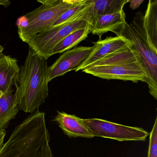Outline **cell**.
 <instances>
[{"mask_svg":"<svg viewBox=\"0 0 157 157\" xmlns=\"http://www.w3.org/2000/svg\"><path fill=\"white\" fill-rule=\"evenodd\" d=\"M47 60L29 48L14 94L20 110L33 113L45 102L48 96Z\"/></svg>","mask_w":157,"mask_h":157,"instance_id":"1","label":"cell"},{"mask_svg":"<svg viewBox=\"0 0 157 157\" xmlns=\"http://www.w3.org/2000/svg\"><path fill=\"white\" fill-rule=\"evenodd\" d=\"M46 122L27 117L14 128L0 150V157H54Z\"/></svg>","mask_w":157,"mask_h":157,"instance_id":"2","label":"cell"},{"mask_svg":"<svg viewBox=\"0 0 157 157\" xmlns=\"http://www.w3.org/2000/svg\"><path fill=\"white\" fill-rule=\"evenodd\" d=\"M82 71L105 79L146 82L147 78L146 69L131 42Z\"/></svg>","mask_w":157,"mask_h":157,"instance_id":"3","label":"cell"},{"mask_svg":"<svg viewBox=\"0 0 157 157\" xmlns=\"http://www.w3.org/2000/svg\"><path fill=\"white\" fill-rule=\"evenodd\" d=\"M83 0H42L38 8L17 20L19 37L26 43L29 39L53 25L56 21L69 9Z\"/></svg>","mask_w":157,"mask_h":157,"instance_id":"4","label":"cell"},{"mask_svg":"<svg viewBox=\"0 0 157 157\" xmlns=\"http://www.w3.org/2000/svg\"><path fill=\"white\" fill-rule=\"evenodd\" d=\"M91 22L90 5L67 21L31 37L27 42L29 48L47 60L52 56L54 48L72 32L85 28Z\"/></svg>","mask_w":157,"mask_h":157,"instance_id":"5","label":"cell"},{"mask_svg":"<svg viewBox=\"0 0 157 157\" xmlns=\"http://www.w3.org/2000/svg\"><path fill=\"white\" fill-rule=\"evenodd\" d=\"M82 122L94 137L120 141H143L149 135L141 128L127 126L98 118L82 119Z\"/></svg>","mask_w":157,"mask_h":157,"instance_id":"6","label":"cell"},{"mask_svg":"<svg viewBox=\"0 0 157 157\" xmlns=\"http://www.w3.org/2000/svg\"><path fill=\"white\" fill-rule=\"evenodd\" d=\"M114 33L117 36H121L132 42L146 69L147 76L146 83L148 87L149 92L155 100H157V54L138 37L132 27L127 22Z\"/></svg>","mask_w":157,"mask_h":157,"instance_id":"7","label":"cell"},{"mask_svg":"<svg viewBox=\"0 0 157 157\" xmlns=\"http://www.w3.org/2000/svg\"><path fill=\"white\" fill-rule=\"evenodd\" d=\"M93 49L91 47L79 46L63 53L47 69L48 82L72 71L76 70L86 59Z\"/></svg>","mask_w":157,"mask_h":157,"instance_id":"8","label":"cell"},{"mask_svg":"<svg viewBox=\"0 0 157 157\" xmlns=\"http://www.w3.org/2000/svg\"><path fill=\"white\" fill-rule=\"evenodd\" d=\"M130 42L121 36H107L103 40H99L93 43L92 51L75 71H82L95 61L121 49Z\"/></svg>","mask_w":157,"mask_h":157,"instance_id":"9","label":"cell"},{"mask_svg":"<svg viewBox=\"0 0 157 157\" xmlns=\"http://www.w3.org/2000/svg\"><path fill=\"white\" fill-rule=\"evenodd\" d=\"M59 127L69 137H83L93 138L94 136L84 125L82 119L74 115L58 111L55 118Z\"/></svg>","mask_w":157,"mask_h":157,"instance_id":"10","label":"cell"},{"mask_svg":"<svg viewBox=\"0 0 157 157\" xmlns=\"http://www.w3.org/2000/svg\"><path fill=\"white\" fill-rule=\"evenodd\" d=\"M124 10L119 12L101 15L94 19L91 27V33L99 36L101 40L104 34L108 32L119 30L126 22Z\"/></svg>","mask_w":157,"mask_h":157,"instance_id":"11","label":"cell"},{"mask_svg":"<svg viewBox=\"0 0 157 157\" xmlns=\"http://www.w3.org/2000/svg\"><path fill=\"white\" fill-rule=\"evenodd\" d=\"M20 72L16 58L4 55L0 57V91L3 93L16 86Z\"/></svg>","mask_w":157,"mask_h":157,"instance_id":"12","label":"cell"},{"mask_svg":"<svg viewBox=\"0 0 157 157\" xmlns=\"http://www.w3.org/2000/svg\"><path fill=\"white\" fill-rule=\"evenodd\" d=\"M143 25L149 43L157 53V0H150L143 16Z\"/></svg>","mask_w":157,"mask_h":157,"instance_id":"13","label":"cell"},{"mask_svg":"<svg viewBox=\"0 0 157 157\" xmlns=\"http://www.w3.org/2000/svg\"><path fill=\"white\" fill-rule=\"evenodd\" d=\"M13 89L3 93L0 98V130L5 129L20 111L15 103Z\"/></svg>","mask_w":157,"mask_h":157,"instance_id":"14","label":"cell"},{"mask_svg":"<svg viewBox=\"0 0 157 157\" xmlns=\"http://www.w3.org/2000/svg\"><path fill=\"white\" fill-rule=\"evenodd\" d=\"M130 0H90L91 14L93 21L101 15L119 12Z\"/></svg>","mask_w":157,"mask_h":157,"instance_id":"15","label":"cell"},{"mask_svg":"<svg viewBox=\"0 0 157 157\" xmlns=\"http://www.w3.org/2000/svg\"><path fill=\"white\" fill-rule=\"evenodd\" d=\"M91 25H90L85 28L76 30L70 34L54 48L52 51V56L64 53L76 47L80 43L85 40L91 33Z\"/></svg>","mask_w":157,"mask_h":157,"instance_id":"16","label":"cell"},{"mask_svg":"<svg viewBox=\"0 0 157 157\" xmlns=\"http://www.w3.org/2000/svg\"><path fill=\"white\" fill-rule=\"evenodd\" d=\"M88 4L89 0H83L81 3L69 9L55 21L52 26H57L67 21L71 17L83 10L88 6Z\"/></svg>","mask_w":157,"mask_h":157,"instance_id":"17","label":"cell"},{"mask_svg":"<svg viewBox=\"0 0 157 157\" xmlns=\"http://www.w3.org/2000/svg\"><path fill=\"white\" fill-rule=\"evenodd\" d=\"M147 157H157V118L150 134Z\"/></svg>","mask_w":157,"mask_h":157,"instance_id":"18","label":"cell"},{"mask_svg":"<svg viewBox=\"0 0 157 157\" xmlns=\"http://www.w3.org/2000/svg\"><path fill=\"white\" fill-rule=\"evenodd\" d=\"M144 1V0H131L129 1V2H130L129 7L132 10H136L139 8Z\"/></svg>","mask_w":157,"mask_h":157,"instance_id":"19","label":"cell"},{"mask_svg":"<svg viewBox=\"0 0 157 157\" xmlns=\"http://www.w3.org/2000/svg\"><path fill=\"white\" fill-rule=\"evenodd\" d=\"M6 132L5 129L0 130V150L3 147L4 143V140L6 136Z\"/></svg>","mask_w":157,"mask_h":157,"instance_id":"20","label":"cell"},{"mask_svg":"<svg viewBox=\"0 0 157 157\" xmlns=\"http://www.w3.org/2000/svg\"><path fill=\"white\" fill-rule=\"evenodd\" d=\"M11 2L9 0H0V6L7 8L10 5Z\"/></svg>","mask_w":157,"mask_h":157,"instance_id":"21","label":"cell"},{"mask_svg":"<svg viewBox=\"0 0 157 157\" xmlns=\"http://www.w3.org/2000/svg\"><path fill=\"white\" fill-rule=\"evenodd\" d=\"M4 50V48L0 44V57L2 56L3 55V51Z\"/></svg>","mask_w":157,"mask_h":157,"instance_id":"22","label":"cell"},{"mask_svg":"<svg viewBox=\"0 0 157 157\" xmlns=\"http://www.w3.org/2000/svg\"><path fill=\"white\" fill-rule=\"evenodd\" d=\"M2 94H3V92H2L1 91H0V98H1V97H2Z\"/></svg>","mask_w":157,"mask_h":157,"instance_id":"23","label":"cell"}]
</instances>
